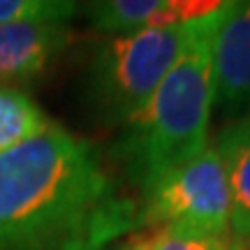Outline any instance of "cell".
<instances>
[{"label": "cell", "mask_w": 250, "mask_h": 250, "mask_svg": "<svg viewBox=\"0 0 250 250\" xmlns=\"http://www.w3.org/2000/svg\"><path fill=\"white\" fill-rule=\"evenodd\" d=\"M225 250H250V241H243V239H236L229 234V239H227V248Z\"/></svg>", "instance_id": "obj_12"}, {"label": "cell", "mask_w": 250, "mask_h": 250, "mask_svg": "<svg viewBox=\"0 0 250 250\" xmlns=\"http://www.w3.org/2000/svg\"><path fill=\"white\" fill-rule=\"evenodd\" d=\"M121 250H137V248H132V246H123Z\"/></svg>", "instance_id": "obj_13"}, {"label": "cell", "mask_w": 250, "mask_h": 250, "mask_svg": "<svg viewBox=\"0 0 250 250\" xmlns=\"http://www.w3.org/2000/svg\"><path fill=\"white\" fill-rule=\"evenodd\" d=\"M51 125L44 109L17 86H0V155L42 134Z\"/></svg>", "instance_id": "obj_9"}, {"label": "cell", "mask_w": 250, "mask_h": 250, "mask_svg": "<svg viewBox=\"0 0 250 250\" xmlns=\"http://www.w3.org/2000/svg\"><path fill=\"white\" fill-rule=\"evenodd\" d=\"M229 236H211L204 232L162 225L151 229H139L130 236L127 246L137 250H225Z\"/></svg>", "instance_id": "obj_10"}, {"label": "cell", "mask_w": 250, "mask_h": 250, "mask_svg": "<svg viewBox=\"0 0 250 250\" xmlns=\"http://www.w3.org/2000/svg\"><path fill=\"white\" fill-rule=\"evenodd\" d=\"M79 12L67 0H0V26L26 21H62L67 23Z\"/></svg>", "instance_id": "obj_11"}, {"label": "cell", "mask_w": 250, "mask_h": 250, "mask_svg": "<svg viewBox=\"0 0 250 250\" xmlns=\"http://www.w3.org/2000/svg\"><path fill=\"white\" fill-rule=\"evenodd\" d=\"M134 229L90 142L51 123L0 155V250H100Z\"/></svg>", "instance_id": "obj_1"}, {"label": "cell", "mask_w": 250, "mask_h": 250, "mask_svg": "<svg viewBox=\"0 0 250 250\" xmlns=\"http://www.w3.org/2000/svg\"><path fill=\"white\" fill-rule=\"evenodd\" d=\"M192 28L195 21L93 42L79 74V98L93 123L123 127L179 61Z\"/></svg>", "instance_id": "obj_3"}, {"label": "cell", "mask_w": 250, "mask_h": 250, "mask_svg": "<svg viewBox=\"0 0 250 250\" xmlns=\"http://www.w3.org/2000/svg\"><path fill=\"white\" fill-rule=\"evenodd\" d=\"M213 86L227 121L250 116V0H229L215 30Z\"/></svg>", "instance_id": "obj_5"}, {"label": "cell", "mask_w": 250, "mask_h": 250, "mask_svg": "<svg viewBox=\"0 0 250 250\" xmlns=\"http://www.w3.org/2000/svg\"><path fill=\"white\" fill-rule=\"evenodd\" d=\"M227 188H229V234L250 241V116L229 121L215 137Z\"/></svg>", "instance_id": "obj_8"}, {"label": "cell", "mask_w": 250, "mask_h": 250, "mask_svg": "<svg viewBox=\"0 0 250 250\" xmlns=\"http://www.w3.org/2000/svg\"><path fill=\"white\" fill-rule=\"evenodd\" d=\"M229 188L213 144L148 183L134 204V232L162 225L229 236Z\"/></svg>", "instance_id": "obj_4"}, {"label": "cell", "mask_w": 250, "mask_h": 250, "mask_svg": "<svg viewBox=\"0 0 250 250\" xmlns=\"http://www.w3.org/2000/svg\"><path fill=\"white\" fill-rule=\"evenodd\" d=\"M225 0H100L83 5L93 30L130 35L142 30L192 23L223 7Z\"/></svg>", "instance_id": "obj_7"}, {"label": "cell", "mask_w": 250, "mask_h": 250, "mask_svg": "<svg viewBox=\"0 0 250 250\" xmlns=\"http://www.w3.org/2000/svg\"><path fill=\"white\" fill-rule=\"evenodd\" d=\"M227 7L229 0L195 21L179 61L146 104L121 127L111 158L139 190L208 146V123L215 107L213 40Z\"/></svg>", "instance_id": "obj_2"}, {"label": "cell", "mask_w": 250, "mask_h": 250, "mask_svg": "<svg viewBox=\"0 0 250 250\" xmlns=\"http://www.w3.org/2000/svg\"><path fill=\"white\" fill-rule=\"evenodd\" d=\"M72 30L62 21H26L0 26V86L44 77L65 49Z\"/></svg>", "instance_id": "obj_6"}]
</instances>
